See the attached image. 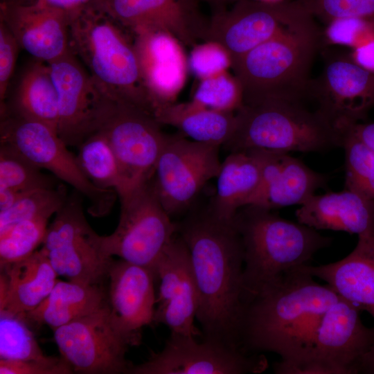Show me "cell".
I'll return each mask as SVG.
<instances>
[{"instance_id":"cell-14","label":"cell","mask_w":374,"mask_h":374,"mask_svg":"<svg viewBox=\"0 0 374 374\" xmlns=\"http://www.w3.org/2000/svg\"><path fill=\"white\" fill-rule=\"evenodd\" d=\"M161 124L148 112L131 105L115 103L100 130L118 159L123 196L152 179L157 162L168 139Z\"/></svg>"},{"instance_id":"cell-46","label":"cell","mask_w":374,"mask_h":374,"mask_svg":"<svg viewBox=\"0 0 374 374\" xmlns=\"http://www.w3.org/2000/svg\"><path fill=\"white\" fill-rule=\"evenodd\" d=\"M24 193H25L0 188V211L10 208Z\"/></svg>"},{"instance_id":"cell-41","label":"cell","mask_w":374,"mask_h":374,"mask_svg":"<svg viewBox=\"0 0 374 374\" xmlns=\"http://www.w3.org/2000/svg\"><path fill=\"white\" fill-rule=\"evenodd\" d=\"M21 47L8 28L0 21V107L5 105L8 86Z\"/></svg>"},{"instance_id":"cell-48","label":"cell","mask_w":374,"mask_h":374,"mask_svg":"<svg viewBox=\"0 0 374 374\" xmlns=\"http://www.w3.org/2000/svg\"><path fill=\"white\" fill-rule=\"evenodd\" d=\"M207 4L212 12H217L229 8L239 0H199Z\"/></svg>"},{"instance_id":"cell-9","label":"cell","mask_w":374,"mask_h":374,"mask_svg":"<svg viewBox=\"0 0 374 374\" xmlns=\"http://www.w3.org/2000/svg\"><path fill=\"white\" fill-rule=\"evenodd\" d=\"M79 193L68 195L48 225L42 250L58 276L87 285H101L114 261L103 236L90 226Z\"/></svg>"},{"instance_id":"cell-37","label":"cell","mask_w":374,"mask_h":374,"mask_svg":"<svg viewBox=\"0 0 374 374\" xmlns=\"http://www.w3.org/2000/svg\"><path fill=\"white\" fill-rule=\"evenodd\" d=\"M191 100L208 109L235 112L243 105L242 89L235 76L224 71L199 80Z\"/></svg>"},{"instance_id":"cell-40","label":"cell","mask_w":374,"mask_h":374,"mask_svg":"<svg viewBox=\"0 0 374 374\" xmlns=\"http://www.w3.org/2000/svg\"><path fill=\"white\" fill-rule=\"evenodd\" d=\"M189 71L199 80L224 71L231 66L226 50L213 41H203L192 47L188 56Z\"/></svg>"},{"instance_id":"cell-47","label":"cell","mask_w":374,"mask_h":374,"mask_svg":"<svg viewBox=\"0 0 374 374\" xmlns=\"http://www.w3.org/2000/svg\"><path fill=\"white\" fill-rule=\"evenodd\" d=\"M357 373L374 374V345L359 360Z\"/></svg>"},{"instance_id":"cell-4","label":"cell","mask_w":374,"mask_h":374,"mask_svg":"<svg viewBox=\"0 0 374 374\" xmlns=\"http://www.w3.org/2000/svg\"><path fill=\"white\" fill-rule=\"evenodd\" d=\"M321 35L312 16L257 46L231 64L243 104L300 102L308 97L310 72Z\"/></svg>"},{"instance_id":"cell-19","label":"cell","mask_w":374,"mask_h":374,"mask_svg":"<svg viewBox=\"0 0 374 374\" xmlns=\"http://www.w3.org/2000/svg\"><path fill=\"white\" fill-rule=\"evenodd\" d=\"M159 281L156 294L154 322L166 326L171 332L198 337L195 326L198 293L189 251L177 233L154 268Z\"/></svg>"},{"instance_id":"cell-10","label":"cell","mask_w":374,"mask_h":374,"mask_svg":"<svg viewBox=\"0 0 374 374\" xmlns=\"http://www.w3.org/2000/svg\"><path fill=\"white\" fill-rule=\"evenodd\" d=\"M118 225L103 236L106 253L154 271L159 258L177 233L155 192L152 179L119 197Z\"/></svg>"},{"instance_id":"cell-25","label":"cell","mask_w":374,"mask_h":374,"mask_svg":"<svg viewBox=\"0 0 374 374\" xmlns=\"http://www.w3.org/2000/svg\"><path fill=\"white\" fill-rule=\"evenodd\" d=\"M297 221L319 230L358 236L374 229V199L345 188L311 196L296 211Z\"/></svg>"},{"instance_id":"cell-34","label":"cell","mask_w":374,"mask_h":374,"mask_svg":"<svg viewBox=\"0 0 374 374\" xmlns=\"http://www.w3.org/2000/svg\"><path fill=\"white\" fill-rule=\"evenodd\" d=\"M341 148L345 151V188L374 199V152L349 127L343 132Z\"/></svg>"},{"instance_id":"cell-43","label":"cell","mask_w":374,"mask_h":374,"mask_svg":"<svg viewBox=\"0 0 374 374\" xmlns=\"http://www.w3.org/2000/svg\"><path fill=\"white\" fill-rule=\"evenodd\" d=\"M349 55L357 64L374 73V39L352 49Z\"/></svg>"},{"instance_id":"cell-42","label":"cell","mask_w":374,"mask_h":374,"mask_svg":"<svg viewBox=\"0 0 374 374\" xmlns=\"http://www.w3.org/2000/svg\"><path fill=\"white\" fill-rule=\"evenodd\" d=\"M73 371L60 356L49 361H17L0 359L1 374H70Z\"/></svg>"},{"instance_id":"cell-5","label":"cell","mask_w":374,"mask_h":374,"mask_svg":"<svg viewBox=\"0 0 374 374\" xmlns=\"http://www.w3.org/2000/svg\"><path fill=\"white\" fill-rule=\"evenodd\" d=\"M69 46L109 99L137 107L153 116L133 38L130 39L125 28L87 6L73 14Z\"/></svg>"},{"instance_id":"cell-32","label":"cell","mask_w":374,"mask_h":374,"mask_svg":"<svg viewBox=\"0 0 374 374\" xmlns=\"http://www.w3.org/2000/svg\"><path fill=\"white\" fill-rule=\"evenodd\" d=\"M67 197L65 188L59 186L24 193L10 208L0 211V233L26 220L39 217L50 218L61 208Z\"/></svg>"},{"instance_id":"cell-1","label":"cell","mask_w":374,"mask_h":374,"mask_svg":"<svg viewBox=\"0 0 374 374\" xmlns=\"http://www.w3.org/2000/svg\"><path fill=\"white\" fill-rule=\"evenodd\" d=\"M176 224L189 251L204 337L241 347L244 250L235 218L220 219L208 209Z\"/></svg>"},{"instance_id":"cell-49","label":"cell","mask_w":374,"mask_h":374,"mask_svg":"<svg viewBox=\"0 0 374 374\" xmlns=\"http://www.w3.org/2000/svg\"><path fill=\"white\" fill-rule=\"evenodd\" d=\"M258 1H262V2H265V3H276L285 1H287V0H258Z\"/></svg>"},{"instance_id":"cell-35","label":"cell","mask_w":374,"mask_h":374,"mask_svg":"<svg viewBox=\"0 0 374 374\" xmlns=\"http://www.w3.org/2000/svg\"><path fill=\"white\" fill-rule=\"evenodd\" d=\"M49 219L39 217L26 220L0 233L1 267L34 253L43 242Z\"/></svg>"},{"instance_id":"cell-17","label":"cell","mask_w":374,"mask_h":374,"mask_svg":"<svg viewBox=\"0 0 374 374\" xmlns=\"http://www.w3.org/2000/svg\"><path fill=\"white\" fill-rule=\"evenodd\" d=\"M60 356L73 373H127L128 344L112 324L107 302L100 308L53 330Z\"/></svg>"},{"instance_id":"cell-27","label":"cell","mask_w":374,"mask_h":374,"mask_svg":"<svg viewBox=\"0 0 374 374\" xmlns=\"http://www.w3.org/2000/svg\"><path fill=\"white\" fill-rule=\"evenodd\" d=\"M265 152L260 149L231 152L222 161L216 193L208 208L213 215L231 221L250 204L260 186Z\"/></svg>"},{"instance_id":"cell-36","label":"cell","mask_w":374,"mask_h":374,"mask_svg":"<svg viewBox=\"0 0 374 374\" xmlns=\"http://www.w3.org/2000/svg\"><path fill=\"white\" fill-rule=\"evenodd\" d=\"M0 359L17 361H49L39 346L25 319L0 314Z\"/></svg>"},{"instance_id":"cell-6","label":"cell","mask_w":374,"mask_h":374,"mask_svg":"<svg viewBox=\"0 0 374 374\" xmlns=\"http://www.w3.org/2000/svg\"><path fill=\"white\" fill-rule=\"evenodd\" d=\"M343 134L317 109L300 102L266 101L235 112L230 152L251 149L289 153L323 152L341 147Z\"/></svg>"},{"instance_id":"cell-38","label":"cell","mask_w":374,"mask_h":374,"mask_svg":"<svg viewBox=\"0 0 374 374\" xmlns=\"http://www.w3.org/2000/svg\"><path fill=\"white\" fill-rule=\"evenodd\" d=\"M325 24L339 18H357L374 23V0H296Z\"/></svg>"},{"instance_id":"cell-24","label":"cell","mask_w":374,"mask_h":374,"mask_svg":"<svg viewBox=\"0 0 374 374\" xmlns=\"http://www.w3.org/2000/svg\"><path fill=\"white\" fill-rule=\"evenodd\" d=\"M303 268L313 277L325 281L340 298L374 318V229L359 235L357 245L345 258Z\"/></svg>"},{"instance_id":"cell-15","label":"cell","mask_w":374,"mask_h":374,"mask_svg":"<svg viewBox=\"0 0 374 374\" xmlns=\"http://www.w3.org/2000/svg\"><path fill=\"white\" fill-rule=\"evenodd\" d=\"M48 64L58 94L57 133L67 146L78 147L103 127L116 103L71 51Z\"/></svg>"},{"instance_id":"cell-44","label":"cell","mask_w":374,"mask_h":374,"mask_svg":"<svg viewBox=\"0 0 374 374\" xmlns=\"http://www.w3.org/2000/svg\"><path fill=\"white\" fill-rule=\"evenodd\" d=\"M34 4L62 10L69 13L75 12L94 0H29Z\"/></svg>"},{"instance_id":"cell-31","label":"cell","mask_w":374,"mask_h":374,"mask_svg":"<svg viewBox=\"0 0 374 374\" xmlns=\"http://www.w3.org/2000/svg\"><path fill=\"white\" fill-rule=\"evenodd\" d=\"M78 148V161L91 183L99 188L114 190L118 194L122 188L121 171L105 134L98 130L84 140Z\"/></svg>"},{"instance_id":"cell-8","label":"cell","mask_w":374,"mask_h":374,"mask_svg":"<svg viewBox=\"0 0 374 374\" xmlns=\"http://www.w3.org/2000/svg\"><path fill=\"white\" fill-rule=\"evenodd\" d=\"M0 143L16 150L40 169L72 186L87 199L88 212L94 217L112 210L117 193L96 187L82 171L76 155L71 152L57 132L33 119L9 114L1 115Z\"/></svg>"},{"instance_id":"cell-11","label":"cell","mask_w":374,"mask_h":374,"mask_svg":"<svg viewBox=\"0 0 374 374\" xmlns=\"http://www.w3.org/2000/svg\"><path fill=\"white\" fill-rule=\"evenodd\" d=\"M171 332L163 348L140 364H131L130 374L260 373L268 368L264 355H249L241 347L218 339Z\"/></svg>"},{"instance_id":"cell-13","label":"cell","mask_w":374,"mask_h":374,"mask_svg":"<svg viewBox=\"0 0 374 374\" xmlns=\"http://www.w3.org/2000/svg\"><path fill=\"white\" fill-rule=\"evenodd\" d=\"M310 15L296 0L276 3L239 0L227 8L212 12L206 41L220 44L232 64L253 48Z\"/></svg>"},{"instance_id":"cell-23","label":"cell","mask_w":374,"mask_h":374,"mask_svg":"<svg viewBox=\"0 0 374 374\" xmlns=\"http://www.w3.org/2000/svg\"><path fill=\"white\" fill-rule=\"evenodd\" d=\"M326 174L317 172L288 153L265 150L258 190L249 205L269 210L301 205L326 187Z\"/></svg>"},{"instance_id":"cell-12","label":"cell","mask_w":374,"mask_h":374,"mask_svg":"<svg viewBox=\"0 0 374 374\" xmlns=\"http://www.w3.org/2000/svg\"><path fill=\"white\" fill-rule=\"evenodd\" d=\"M220 146L202 143L179 133L169 135L152 179L162 206L172 217L186 211L206 184L217 177Z\"/></svg>"},{"instance_id":"cell-18","label":"cell","mask_w":374,"mask_h":374,"mask_svg":"<svg viewBox=\"0 0 374 374\" xmlns=\"http://www.w3.org/2000/svg\"><path fill=\"white\" fill-rule=\"evenodd\" d=\"M199 0H94L89 5L132 35L152 30L167 32L184 46L206 41L209 19Z\"/></svg>"},{"instance_id":"cell-16","label":"cell","mask_w":374,"mask_h":374,"mask_svg":"<svg viewBox=\"0 0 374 374\" xmlns=\"http://www.w3.org/2000/svg\"><path fill=\"white\" fill-rule=\"evenodd\" d=\"M323 53L322 71L311 80L308 97L317 102V110L343 132L374 107V73L357 64L349 54Z\"/></svg>"},{"instance_id":"cell-29","label":"cell","mask_w":374,"mask_h":374,"mask_svg":"<svg viewBox=\"0 0 374 374\" xmlns=\"http://www.w3.org/2000/svg\"><path fill=\"white\" fill-rule=\"evenodd\" d=\"M107 303L101 285L57 280L48 296L25 319L53 330L95 312Z\"/></svg>"},{"instance_id":"cell-45","label":"cell","mask_w":374,"mask_h":374,"mask_svg":"<svg viewBox=\"0 0 374 374\" xmlns=\"http://www.w3.org/2000/svg\"><path fill=\"white\" fill-rule=\"evenodd\" d=\"M352 133L374 152V123H357L349 127Z\"/></svg>"},{"instance_id":"cell-26","label":"cell","mask_w":374,"mask_h":374,"mask_svg":"<svg viewBox=\"0 0 374 374\" xmlns=\"http://www.w3.org/2000/svg\"><path fill=\"white\" fill-rule=\"evenodd\" d=\"M57 276L42 249L1 267L0 314L25 319L48 296Z\"/></svg>"},{"instance_id":"cell-22","label":"cell","mask_w":374,"mask_h":374,"mask_svg":"<svg viewBox=\"0 0 374 374\" xmlns=\"http://www.w3.org/2000/svg\"><path fill=\"white\" fill-rule=\"evenodd\" d=\"M73 13L39 6L29 0H1L0 21L21 48L47 64L68 53Z\"/></svg>"},{"instance_id":"cell-7","label":"cell","mask_w":374,"mask_h":374,"mask_svg":"<svg viewBox=\"0 0 374 374\" xmlns=\"http://www.w3.org/2000/svg\"><path fill=\"white\" fill-rule=\"evenodd\" d=\"M362 310L340 298L322 314L315 328L278 362L277 374H355L374 345V327L364 326Z\"/></svg>"},{"instance_id":"cell-39","label":"cell","mask_w":374,"mask_h":374,"mask_svg":"<svg viewBox=\"0 0 374 374\" xmlns=\"http://www.w3.org/2000/svg\"><path fill=\"white\" fill-rule=\"evenodd\" d=\"M323 38L326 44L353 49L374 39V23L357 18L335 19L326 24Z\"/></svg>"},{"instance_id":"cell-3","label":"cell","mask_w":374,"mask_h":374,"mask_svg":"<svg viewBox=\"0 0 374 374\" xmlns=\"http://www.w3.org/2000/svg\"><path fill=\"white\" fill-rule=\"evenodd\" d=\"M267 208L247 205L235 217L244 250V304L260 290L286 273L310 265L331 238Z\"/></svg>"},{"instance_id":"cell-28","label":"cell","mask_w":374,"mask_h":374,"mask_svg":"<svg viewBox=\"0 0 374 374\" xmlns=\"http://www.w3.org/2000/svg\"><path fill=\"white\" fill-rule=\"evenodd\" d=\"M3 114L37 121L57 132L58 94L48 64L35 60L27 66L10 102L1 109Z\"/></svg>"},{"instance_id":"cell-21","label":"cell","mask_w":374,"mask_h":374,"mask_svg":"<svg viewBox=\"0 0 374 374\" xmlns=\"http://www.w3.org/2000/svg\"><path fill=\"white\" fill-rule=\"evenodd\" d=\"M133 42L152 114L175 103L189 71L183 44L170 33L158 30L134 35Z\"/></svg>"},{"instance_id":"cell-2","label":"cell","mask_w":374,"mask_h":374,"mask_svg":"<svg viewBox=\"0 0 374 374\" xmlns=\"http://www.w3.org/2000/svg\"><path fill=\"white\" fill-rule=\"evenodd\" d=\"M339 296L303 266L283 275L245 304L240 344L246 351L286 355L317 326Z\"/></svg>"},{"instance_id":"cell-33","label":"cell","mask_w":374,"mask_h":374,"mask_svg":"<svg viewBox=\"0 0 374 374\" xmlns=\"http://www.w3.org/2000/svg\"><path fill=\"white\" fill-rule=\"evenodd\" d=\"M51 177L10 145L0 143V188L26 193L57 186Z\"/></svg>"},{"instance_id":"cell-30","label":"cell","mask_w":374,"mask_h":374,"mask_svg":"<svg viewBox=\"0 0 374 374\" xmlns=\"http://www.w3.org/2000/svg\"><path fill=\"white\" fill-rule=\"evenodd\" d=\"M154 117L161 125L175 127L187 139L220 147L229 141L235 125V112L208 109L192 100L170 104Z\"/></svg>"},{"instance_id":"cell-20","label":"cell","mask_w":374,"mask_h":374,"mask_svg":"<svg viewBox=\"0 0 374 374\" xmlns=\"http://www.w3.org/2000/svg\"><path fill=\"white\" fill-rule=\"evenodd\" d=\"M107 302L111 321L130 346L141 341L142 329L154 322L156 306L154 272L123 260L109 270Z\"/></svg>"}]
</instances>
